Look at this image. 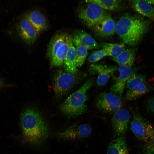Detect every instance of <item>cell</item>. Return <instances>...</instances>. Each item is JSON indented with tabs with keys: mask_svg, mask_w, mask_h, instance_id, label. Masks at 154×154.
<instances>
[{
	"mask_svg": "<svg viewBox=\"0 0 154 154\" xmlns=\"http://www.w3.org/2000/svg\"><path fill=\"white\" fill-rule=\"evenodd\" d=\"M23 138L32 145H38L50 135V128L41 113L32 107L23 110L20 116Z\"/></svg>",
	"mask_w": 154,
	"mask_h": 154,
	"instance_id": "6da1fadb",
	"label": "cell"
},
{
	"mask_svg": "<svg viewBox=\"0 0 154 154\" xmlns=\"http://www.w3.org/2000/svg\"><path fill=\"white\" fill-rule=\"evenodd\" d=\"M147 27L146 21L139 15L125 13L116 24V33L124 44L134 46L140 41Z\"/></svg>",
	"mask_w": 154,
	"mask_h": 154,
	"instance_id": "7a4b0ae2",
	"label": "cell"
},
{
	"mask_svg": "<svg viewBox=\"0 0 154 154\" xmlns=\"http://www.w3.org/2000/svg\"><path fill=\"white\" fill-rule=\"evenodd\" d=\"M95 79H88L78 90L70 95L60 107L61 112L70 118L79 116L86 112L87 106L86 102L88 99L87 91L94 83Z\"/></svg>",
	"mask_w": 154,
	"mask_h": 154,
	"instance_id": "3957f363",
	"label": "cell"
},
{
	"mask_svg": "<svg viewBox=\"0 0 154 154\" xmlns=\"http://www.w3.org/2000/svg\"><path fill=\"white\" fill-rule=\"evenodd\" d=\"M80 7L78 9V15L79 18L89 27H93L107 16L109 13L99 5L92 2Z\"/></svg>",
	"mask_w": 154,
	"mask_h": 154,
	"instance_id": "277c9868",
	"label": "cell"
},
{
	"mask_svg": "<svg viewBox=\"0 0 154 154\" xmlns=\"http://www.w3.org/2000/svg\"><path fill=\"white\" fill-rule=\"evenodd\" d=\"M131 126L133 133L139 140L148 143L154 139V127L137 110L133 112Z\"/></svg>",
	"mask_w": 154,
	"mask_h": 154,
	"instance_id": "5b68a950",
	"label": "cell"
},
{
	"mask_svg": "<svg viewBox=\"0 0 154 154\" xmlns=\"http://www.w3.org/2000/svg\"><path fill=\"white\" fill-rule=\"evenodd\" d=\"M75 75L65 70H59L56 72L54 76L53 88L56 96H61L71 88L76 80Z\"/></svg>",
	"mask_w": 154,
	"mask_h": 154,
	"instance_id": "8992f818",
	"label": "cell"
},
{
	"mask_svg": "<svg viewBox=\"0 0 154 154\" xmlns=\"http://www.w3.org/2000/svg\"><path fill=\"white\" fill-rule=\"evenodd\" d=\"M122 105L121 99L111 92L101 93L96 100V108L104 113H114L121 109Z\"/></svg>",
	"mask_w": 154,
	"mask_h": 154,
	"instance_id": "52a82bcc",
	"label": "cell"
},
{
	"mask_svg": "<svg viewBox=\"0 0 154 154\" xmlns=\"http://www.w3.org/2000/svg\"><path fill=\"white\" fill-rule=\"evenodd\" d=\"M124 66H119L117 69L119 72V76L117 78L111 87V93L121 99L127 82L130 76L138 69Z\"/></svg>",
	"mask_w": 154,
	"mask_h": 154,
	"instance_id": "ba28073f",
	"label": "cell"
},
{
	"mask_svg": "<svg viewBox=\"0 0 154 154\" xmlns=\"http://www.w3.org/2000/svg\"><path fill=\"white\" fill-rule=\"evenodd\" d=\"M92 128L87 124H73L69 126L65 131L58 133V137L62 139L74 140L84 138L91 133Z\"/></svg>",
	"mask_w": 154,
	"mask_h": 154,
	"instance_id": "9c48e42d",
	"label": "cell"
},
{
	"mask_svg": "<svg viewBox=\"0 0 154 154\" xmlns=\"http://www.w3.org/2000/svg\"><path fill=\"white\" fill-rule=\"evenodd\" d=\"M16 28L21 39L29 44L35 42L40 33L25 16L17 23Z\"/></svg>",
	"mask_w": 154,
	"mask_h": 154,
	"instance_id": "30bf717a",
	"label": "cell"
},
{
	"mask_svg": "<svg viewBox=\"0 0 154 154\" xmlns=\"http://www.w3.org/2000/svg\"><path fill=\"white\" fill-rule=\"evenodd\" d=\"M130 115L125 109H120L114 113L112 118V125L115 132L121 136L127 131Z\"/></svg>",
	"mask_w": 154,
	"mask_h": 154,
	"instance_id": "8fae6325",
	"label": "cell"
},
{
	"mask_svg": "<svg viewBox=\"0 0 154 154\" xmlns=\"http://www.w3.org/2000/svg\"><path fill=\"white\" fill-rule=\"evenodd\" d=\"M117 68L114 66H108L102 64L91 65L89 71L91 73L98 74L96 82L99 86L105 85Z\"/></svg>",
	"mask_w": 154,
	"mask_h": 154,
	"instance_id": "7c38bea8",
	"label": "cell"
},
{
	"mask_svg": "<svg viewBox=\"0 0 154 154\" xmlns=\"http://www.w3.org/2000/svg\"><path fill=\"white\" fill-rule=\"evenodd\" d=\"M98 36L106 38L113 35L116 33V23L110 15L106 17L93 27Z\"/></svg>",
	"mask_w": 154,
	"mask_h": 154,
	"instance_id": "4fadbf2b",
	"label": "cell"
},
{
	"mask_svg": "<svg viewBox=\"0 0 154 154\" xmlns=\"http://www.w3.org/2000/svg\"><path fill=\"white\" fill-rule=\"evenodd\" d=\"M72 37V42L75 49L76 61L77 67L84 64L88 55V50L82 43L76 33L74 31Z\"/></svg>",
	"mask_w": 154,
	"mask_h": 154,
	"instance_id": "5bb4252c",
	"label": "cell"
},
{
	"mask_svg": "<svg viewBox=\"0 0 154 154\" xmlns=\"http://www.w3.org/2000/svg\"><path fill=\"white\" fill-rule=\"evenodd\" d=\"M131 5L135 11L154 21V7L147 0H132Z\"/></svg>",
	"mask_w": 154,
	"mask_h": 154,
	"instance_id": "9a60e30c",
	"label": "cell"
},
{
	"mask_svg": "<svg viewBox=\"0 0 154 154\" xmlns=\"http://www.w3.org/2000/svg\"><path fill=\"white\" fill-rule=\"evenodd\" d=\"M25 17L39 33L47 28L46 19L39 11L33 10L28 13Z\"/></svg>",
	"mask_w": 154,
	"mask_h": 154,
	"instance_id": "2e32d148",
	"label": "cell"
},
{
	"mask_svg": "<svg viewBox=\"0 0 154 154\" xmlns=\"http://www.w3.org/2000/svg\"><path fill=\"white\" fill-rule=\"evenodd\" d=\"M63 64L65 70L66 72L74 75L77 73L78 70L76 66L75 49L72 42V38Z\"/></svg>",
	"mask_w": 154,
	"mask_h": 154,
	"instance_id": "e0dca14e",
	"label": "cell"
},
{
	"mask_svg": "<svg viewBox=\"0 0 154 154\" xmlns=\"http://www.w3.org/2000/svg\"><path fill=\"white\" fill-rule=\"evenodd\" d=\"M72 38V36L68 34L65 42L50 59L51 63L52 66H60L62 65Z\"/></svg>",
	"mask_w": 154,
	"mask_h": 154,
	"instance_id": "ac0fdd59",
	"label": "cell"
},
{
	"mask_svg": "<svg viewBox=\"0 0 154 154\" xmlns=\"http://www.w3.org/2000/svg\"><path fill=\"white\" fill-rule=\"evenodd\" d=\"M107 154H128L127 144L124 136H120L110 142L108 148Z\"/></svg>",
	"mask_w": 154,
	"mask_h": 154,
	"instance_id": "d6986e66",
	"label": "cell"
},
{
	"mask_svg": "<svg viewBox=\"0 0 154 154\" xmlns=\"http://www.w3.org/2000/svg\"><path fill=\"white\" fill-rule=\"evenodd\" d=\"M68 34L66 33H58L52 37L48 44L47 56L50 59L65 41Z\"/></svg>",
	"mask_w": 154,
	"mask_h": 154,
	"instance_id": "ffe728a7",
	"label": "cell"
},
{
	"mask_svg": "<svg viewBox=\"0 0 154 154\" xmlns=\"http://www.w3.org/2000/svg\"><path fill=\"white\" fill-rule=\"evenodd\" d=\"M135 52L133 49H125L117 56L112 58L119 66L131 67L135 62Z\"/></svg>",
	"mask_w": 154,
	"mask_h": 154,
	"instance_id": "44dd1931",
	"label": "cell"
},
{
	"mask_svg": "<svg viewBox=\"0 0 154 154\" xmlns=\"http://www.w3.org/2000/svg\"><path fill=\"white\" fill-rule=\"evenodd\" d=\"M85 1L96 4L105 10L118 11L124 7L123 2L121 0H88Z\"/></svg>",
	"mask_w": 154,
	"mask_h": 154,
	"instance_id": "7402d4cb",
	"label": "cell"
},
{
	"mask_svg": "<svg viewBox=\"0 0 154 154\" xmlns=\"http://www.w3.org/2000/svg\"><path fill=\"white\" fill-rule=\"evenodd\" d=\"M151 88L146 82L142 83L131 90H128L125 96L126 100L131 101L148 92Z\"/></svg>",
	"mask_w": 154,
	"mask_h": 154,
	"instance_id": "603a6c76",
	"label": "cell"
},
{
	"mask_svg": "<svg viewBox=\"0 0 154 154\" xmlns=\"http://www.w3.org/2000/svg\"><path fill=\"white\" fill-rule=\"evenodd\" d=\"M78 35L82 43L86 47L88 50L99 49L100 45L89 34L81 29L74 31Z\"/></svg>",
	"mask_w": 154,
	"mask_h": 154,
	"instance_id": "cb8c5ba5",
	"label": "cell"
},
{
	"mask_svg": "<svg viewBox=\"0 0 154 154\" xmlns=\"http://www.w3.org/2000/svg\"><path fill=\"white\" fill-rule=\"evenodd\" d=\"M100 46L106 52L107 56L115 58L125 48L123 44L111 43L102 42Z\"/></svg>",
	"mask_w": 154,
	"mask_h": 154,
	"instance_id": "d4e9b609",
	"label": "cell"
},
{
	"mask_svg": "<svg viewBox=\"0 0 154 154\" xmlns=\"http://www.w3.org/2000/svg\"><path fill=\"white\" fill-rule=\"evenodd\" d=\"M145 82H146L145 76L135 72L129 78L127 82L126 85L128 90H131L139 84Z\"/></svg>",
	"mask_w": 154,
	"mask_h": 154,
	"instance_id": "484cf974",
	"label": "cell"
},
{
	"mask_svg": "<svg viewBox=\"0 0 154 154\" xmlns=\"http://www.w3.org/2000/svg\"><path fill=\"white\" fill-rule=\"evenodd\" d=\"M106 56H107L106 52L102 49L93 51L89 55L88 60L90 63H94Z\"/></svg>",
	"mask_w": 154,
	"mask_h": 154,
	"instance_id": "4316f807",
	"label": "cell"
},
{
	"mask_svg": "<svg viewBox=\"0 0 154 154\" xmlns=\"http://www.w3.org/2000/svg\"><path fill=\"white\" fill-rule=\"evenodd\" d=\"M145 105L147 112L150 114L154 115V95L146 100Z\"/></svg>",
	"mask_w": 154,
	"mask_h": 154,
	"instance_id": "83f0119b",
	"label": "cell"
},
{
	"mask_svg": "<svg viewBox=\"0 0 154 154\" xmlns=\"http://www.w3.org/2000/svg\"><path fill=\"white\" fill-rule=\"evenodd\" d=\"M143 148L146 153L154 154V139L149 142L145 143L143 146Z\"/></svg>",
	"mask_w": 154,
	"mask_h": 154,
	"instance_id": "f1b7e54d",
	"label": "cell"
},
{
	"mask_svg": "<svg viewBox=\"0 0 154 154\" xmlns=\"http://www.w3.org/2000/svg\"><path fill=\"white\" fill-rule=\"evenodd\" d=\"M149 3L151 4L154 7V0H147Z\"/></svg>",
	"mask_w": 154,
	"mask_h": 154,
	"instance_id": "f546056e",
	"label": "cell"
},
{
	"mask_svg": "<svg viewBox=\"0 0 154 154\" xmlns=\"http://www.w3.org/2000/svg\"><path fill=\"white\" fill-rule=\"evenodd\" d=\"M146 154H154L152 153H146Z\"/></svg>",
	"mask_w": 154,
	"mask_h": 154,
	"instance_id": "4dcf8cb0",
	"label": "cell"
},
{
	"mask_svg": "<svg viewBox=\"0 0 154 154\" xmlns=\"http://www.w3.org/2000/svg\"><path fill=\"white\" fill-rule=\"evenodd\" d=\"M1 85V82H0V85Z\"/></svg>",
	"mask_w": 154,
	"mask_h": 154,
	"instance_id": "1f68e13d",
	"label": "cell"
}]
</instances>
